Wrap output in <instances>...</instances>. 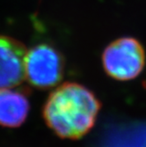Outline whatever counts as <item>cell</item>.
Here are the masks:
<instances>
[{
    "label": "cell",
    "instance_id": "6da1fadb",
    "mask_svg": "<svg viewBox=\"0 0 146 147\" xmlns=\"http://www.w3.org/2000/svg\"><path fill=\"white\" fill-rule=\"evenodd\" d=\"M101 105L85 86L66 82L58 86L48 97L43 117L56 134L66 139H79L94 128Z\"/></svg>",
    "mask_w": 146,
    "mask_h": 147
},
{
    "label": "cell",
    "instance_id": "277c9868",
    "mask_svg": "<svg viewBox=\"0 0 146 147\" xmlns=\"http://www.w3.org/2000/svg\"><path fill=\"white\" fill-rule=\"evenodd\" d=\"M26 52L18 40L0 35V89L16 87L26 79Z\"/></svg>",
    "mask_w": 146,
    "mask_h": 147
},
{
    "label": "cell",
    "instance_id": "5b68a950",
    "mask_svg": "<svg viewBox=\"0 0 146 147\" xmlns=\"http://www.w3.org/2000/svg\"><path fill=\"white\" fill-rule=\"evenodd\" d=\"M30 104L24 90L16 87L0 89V125L20 127L28 115Z\"/></svg>",
    "mask_w": 146,
    "mask_h": 147
},
{
    "label": "cell",
    "instance_id": "7a4b0ae2",
    "mask_svg": "<svg viewBox=\"0 0 146 147\" xmlns=\"http://www.w3.org/2000/svg\"><path fill=\"white\" fill-rule=\"evenodd\" d=\"M102 63L105 71L112 78L120 81L134 79L144 67V49L135 38H119L105 49Z\"/></svg>",
    "mask_w": 146,
    "mask_h": 147
},
{
    "label": "cell",
    "instance_id": "3957f363",
    "mask_svg": "<svg viewBox=\"0 0 146 147\" xmlns=\"http://www.w3.org/2000/svg\"><path fill=\"white\" fill-rule=\"evenodd\" d=\"M64 62L58 50L46 43L28 50L25 62L26 79L34 87L48 89L62 80Z\"/></svg>",
    "mask_w": 146,
    "mask_h": 147
}]
</instances>
